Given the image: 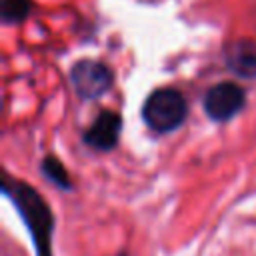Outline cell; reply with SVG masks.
<instances>
[{
	"label": "cell",
	"instance_id": "cell-6",
	"mask_svg": "<svg viewBox=\"0 0 256 256\" xmlns=\"http://www.w3.org/2000/svg\"><path fill=\"white\" fill-rule=\"evenodd\" d=\"M226 64L240 78H256V42L236 40L226 48Z\"/></svg>",
	"mask_w": 256,
	"mask_h": 256
},
{
	"label": "cell",
	"instance_id": "cell-8",
	"mask_svg": "<svg viewBox=\"0 0 256 256\" xmlns=\"http://www.w3.org/2000/svg\"><path fill=\"white\" fill-rule=\"evenodd\" d=\"M2 20L6 24L20 22L30 12V0H2Z\"/></svg>",
	"mask_w": 256,
	"mask_h": 256
},
{
	"label": "cell",
	"instance_id": "cell-5",
	"mask_svg": "<svg viewBox=\"0 0 256 256\" xmlns=\"http://www.w3.org/2000/svg\"><path fill=\"white\" fill-rule=\"evenodd\" d=\"M122 132V118L112 110H102L98 118L84 132V142L100 152H108L118 144Z\"/></svg>",
	"mask_w": 256,
	"mask_h": 256
},
{
	"label": "cell",
	"instance_id": "cell-7",
	"mask_svg": "<svg viewBox=\"0 0 256 256\" xmlns=\"http://www.w3.org/2000/svg\"><path fill=\"white\" fill-rule=\"evenodd\" d=\"M40 170H42V174H44L54 186H58L60 190H72V180H70V176H68V170L64 168V164H62L56 156H52V154L44 156Z\"/></svg>",
	"mask_w": 256,
	"mask_h": 256
},
{
	"label": "cell",
	"instance_id": "cell-2",
	"mask_svg": "<svg viewBox=\"0 0 256 256\" xmlns=\"http://www.w3.org/2000/svg\"><path fill=\"white\" fill-rule=\"evenodd\" d=\"M186 110V100L178 90L158 88L146 98L142 118L156 132H172L184 122Z\"/></svg>",
	"mask_w": 256,
	"mask_h": 256
},
{
	"label": "cell",
	"instance_id": "cell-1",
	"mask_svg": "<svg viewBox=\"0 0 256 256\" xmlns=\"http://www.w3.org/2000/svg\"><path fill=\"white\" fill-rule=\"evenodd\" d=\"M2 192L18 210L30 238L36 256H54V212L42 194L30 184L4 174Z\"/></svg>",
	"mask_w": 256,
	"mask_h": 256
},
{
	"label": "cell",
	"instance_id": "cell-3",
	"mask_svg": "<svg viewBox=\"0 0 256 256\" xmlns=\"http://www.w3.org/2000/svg\"><path fill=\"white\" fill-rule=\"evenodd\" d=\"M70 80L80 98L94 100L110 90L112 72L98 60H78L70 70Z\"/></svg>",
	"mask_w": 256,
	"mask_h": 256
},
{
	"label": "cell",
	"instance_id": "cell-4",
	"mask_svg": "<svg viewBox=\"0 0 256 256\" xmlns=\"http://www.w3.org/2000/svg\"><path fill=\"white\" fill-rule=\"evenodd\" d=\"M244 90L234 82H220L212 86L204 96V112L216 122L230 120L244 108Z\"/></svg>",
	"mask_w": 256,
	"mask_h": 256
}]
</instances>
